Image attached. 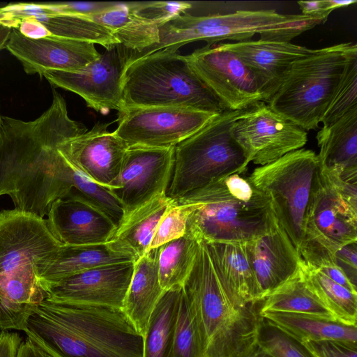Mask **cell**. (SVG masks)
<instances>
[{
  "label": "cell",
  "mask_w": 357,
  "mask_h": 357,
  "mask_svg": "<svg viewBox=\"0 0 357 357\" xmlns=\"http://www.w3.org/2000/svg\"><path fill=\"white\" fill-rule=\"evenodd\" d=\"M87 130L70 119L55 89L52 105L36 120L1 116L0 196L9 195L15 209L43 218L53 202L73 188L72 165L58 146Z\"/></svg>",
  "instance_id": "6da1fadb"
},
{
  "label": "cell",
  "mask_w": 357,
  "mask_h": 357,
  "mask_svg": "<svg viewBox=\"0 0 357 357\" xmlns=\"http://www.w3.org/2000/svg\"><path fill=\"white\" fill-rule=\"evenodd\" d=\"M23 331L52 357H143L144 336L120 308L45 299Z\"/></svg>",
  "instance_id": "7a4b0ae2"
},
{
  "label": "cell",
  "mask_w": 357,
  "mask_h": 357,
  "mask_svg": "<svg viewBox=\"0 0 357 357\" xmlns=\"http://www.w3.org/2000/svg\"><path fill=\"white\" fill-rule=\"evenodd\" d=\"M178 204H197L186 233L206 242L246 243L265 234L277 220L270 196L248 178L233 174L192 191Z\"/></svg>",
  "instance_id": "3957f363"
},
{
  "label": "cell",
  "mask_w": 357,
  "mask_h": 357,
  "mask_svg": "<svg viewBox=\"0 0 357 357\" xmlns=\"http://www.w3.org/2000/svg\"><path fill=\"white\" fill-rule=\"evenodd\" d=\"M182 289L196 317L205 357H241L257 345L259 313L255 305L238 307L229 300L203 240Z\"/></svg>",
  "instance_id": "277c9868"
},
{
  "label": "cell",
  "mask_w": 357,
  "mask_h": 357,
  "mask_svg": "<svg viewBox=\"0 0 357 357\" xmlns=\"http://www.w3.org/2000/svg\"><path fill=\"white\" fill-rule=\"evenodd\" d=\"M323 23L319 19L284 15L275 10H237L227 14L192 15L183 13L158 26V42L140 52L139 58L164 49L177 52L197 40L214 45L222 40H249L255 34L264 40L290 42L294 38Z\"/></svg>",
  "instance_id": "5b68a950"
},
{
  "label": "cell",
  "mask_w": 357,
  "mask_h": 357,
  "mask_svg": "<svg viewBox=\"0 0 357 357\" xmlns=\"http://www.w3.org/2000/svg\"><path fill=\"white\" fill-rule=\"evenodd\" d=\"M122 90L124 108L171 107L213 114L225 110L187 56L170 49L127 61Z\"/></svg>",
  "instance_id": "8992f818"
},
{
  "label": "cell",
  "mask_w": 357,
  "mask_h": 357,
  "mask_svg": "<svg viewBox=\"0 0 357 357\" xmlns=\"http://www.w3.org/2000/svg\"><path fill=\"white\" fill-rule=\"evenodd\" d=\"M246 109L225 110L174 147L167 196L177 200L224 176L246 171L244 153L231 131Z\"/></svg>",
  "instance_id": "52a82bcc"
},
{
  "label": "cell",
  "mask_w": 357,
  "mask_h": 357,
  "mask_svg": "<svg viewBox=\"0 0 357 357\" xmlns=\"http://www.w3.org/2000/svg\"><path fill=\"white\" fill-rule=\"evenodd\" d=\"M353 44L315 50L295 61L269 100V107L306 131L317 129L340 80Z\"/></svg>",
  "instance_id": "ba28073f"
},
{
  "label": "cell",
  "mask_w": 357,
  "mask_h": 357,
  "mask_svg": "<svg viewBox=\"0 0 357 357\" xmlns=\"http://www.w3.org/2000/svg\"><path fill=\"white\" fill-rule=\"evenodd\" d=\"M357 242V200L345 195L319 169L310 198L303 237L298 248L304 264H335V253Z\"/></svg>",
  "instance_id": "9c48e42d"
},
{
  "label": "cell",
  "mask_w": 357,
  "mask_h": 357,
  "mask_svg": "<svg viewBox=\"0 0 357 357\" xmlns=\"http://www.w3.org/2000/svg\"><path fill=\"white\" fill-rule=\"evenodd\" d=\"M319 169L315 152L302 148L255 168L248 177L256 189L270 196L275 217L297 250Z\"/></svg>",
  "instance_id": "30bf717a"
},
{
  "label": "cell",
  "mask_w": 357,
  "mask_h": 357,
  "mask_svg": "<svg viewBox=\"0 0 357 357\" xmlns=\"http://www.w3.org/2000/svg\"><path fill=\"white\" fill-rule=\"evenodd\" d=\"M231 135L241 148L248 167L271 163L307 142V131L259 101L234 121Z\"/></svg>",
  "instance_id": "8fae6325"
},
{
  "label": "cell",
  "mask_w": 357,
  "mask_h": 357,
  "mask_svg": "<svg viewBox=\"0 0 357 357\" xmlns=\"http://www.w3.org/2000/svg\"><path fill=\"white\" fill-rule=\"evenodd\" d=\"M218 114L171 107H126L114 131L129 147L170 148L188 138Z\"/></svg>",
  "instance_id": "7c38bea8"
},
{
  "label": "cell",
  "mask_w": 357,
  "mask_h": 357,
  "mask_svg": "<svg viewBox=\"0 0 357 357\" xmlns=\"http://www.w3.org/2000/svg\"><path fill=\"white\" fill-rule=\"evenodd\" d=\"M186 56L196 74L225 110H241L263 101L258 79L234 52L220 44L206 45Z\"/></svg>",
  "instance_id": "4fadbf2b"
},
{
  "label": "cell",
  "mask_w": 357,
  "mask_h": 357,
  "mask_svg": "<svg viewBox=\"0 0 357 357\" xmlns=\"http://www.w3.org/2000/svg\"><path fill=\"white\" fill-rule=\"evenodd\" d=\"M127 61V50L119 44L105 49L96 60L79 70H47L43 76L52 86L79 95L97 112H119L124 109L122 77Z\"/></svg>",
  "instance_id": "5bb4252c"
},
{
  "label": "cell",
  "mask_w": 357,
  "mask_h": 357,
  "mask_svg": "<svg viewBox=\"0 0 357 357\" xmlns=\"http://www.w3.org/2000/svg\"><path fill=\"white\" fill-rule=\"evenodd\" d=\"M174 147H129L119 175L109 188L124 215L158 195L166 194L172 175Z\"/></svg>",
  "instance_id": "9a60e30c"
},
{
  "label": "cell",
  "mask_w": 357,
  "mask_h": 357,
  "mask_svg": "<svg viewBox=\"0 0 357 357\" xmlns=\"http://www.w3.org/2000/svg\"><path fill=\"white\" fill-rule=\"evenodd\" d=\"M61 245L44 218L15 208L0 211V274L34 266L37 275Z\"/></svg>",
  "instance_id": "2e32d148"
},
{
  "label": "cell",
  "mask_w": 357,
  "mask_h": 357,
  "mask_svg": "<svg viewBox=\"0 0 357 357\" xmlns=\"http://www.w3.org/2000/svg\"><path fill=\"white\" fill-rule=\"evenodd\" d=\"M6 48L22 63L27 74L47 70L77 71L100 55L95 43L50 36L32 39L12 29Z\"/></svg>",
  "instance_id": "e0dca14e"
},
{
  "label": "cell",
  "mask_w": 357,
  "mask_h": 357,
  "mask_svg": "<svg viewBox=\"0 0 357 357\" xmlns=\"http://www.w3.org/2000/svg\"><path fill=\"white\" fill-rule=\"evenodd\" d=\"M134 261L107 264L66 278L47 291L46 300L123 308Z\"/></svg>",
  "instance_id": "ac0fdd59"
},
{
  "label": "cell",
  "mask_w": 357,
  "mask_h": 357,
  "mask_svg": "<svg viewBox=\"0 0 357 357\" xmlns=\"http://www.w3.org/2000/svg\"><path fill=\"white\" fill-rule=\"evenodd\" d=\"M108 123H96L85 133L58 146L67 160L96 183L109 188L119 174L128 146Z\"/></svg>",
  "instance_id": "d6986e66"
},
{
  "label": "cell",
  "mask_w": 357,
  "mask_h": 357,
  "mask_svg": "<svg viewBox=\"0 0 357 357\" xmlns=\"http://www.w3.org/2000/svg\"><path fill=\"white\" fill-rule=\"evenodd\" d=\"M244 247L258 286L260 302L301 268L299 252L278 219L265 234L244 243Z\"/></svg>",
  "instance_id": "ffe728a7"
},
{
  "label": "cell",
  "mask_w": 357,
  "mask_h": 357,
  "mask_svg": "<svg viewBox=\"0 0 357 357\" xmlns=\"http://www.w3.org/2000/svg\"><path fill=\"white\" fill-rule=\"evenodd\" d=\"M47 215L50 231L63 245L107 243L116 228L102 211L73 195L54 202Z\"/></svg>",
  "instance_id": "44dd1931"
},
{
  "label": "cell",
  "mask_w": 357,
  "mask_h": 357,
  "mask_svg": "<svg viewBox=\"0 0 357 357\" xmlns=\"http://www.w3.org/2000/svg\"><path fill=\"white\" fill-rule=\"evenodd\" d=\"M220 45L236 54L253 72L260 84L263 101L268 102L291 65L315 51L290 42L261 39Z\"/></svg>",
  "instance_id": "7402d4cb"
},
{
  "label": "cell",
  "mask_w": 357,
  "mask_h": 357,
  "mask_svg": "<svg viewBox=\"0 0 357 357\" xmlns=\"http://www.w3.org/2000/svg\"><path fill=\"white\" fill-rule=\"evenodd\" d=\"M204 242L229 300L238 307L255 305L260 302L258 286L244 244Z\"/></svg>",
  "instance_id": "603a6c76"
},
{
  "label": "cell",
  "mask_w": 357,
  "mask_h": 357,
  "mask_svg": "<svg viewBox=\"0 0 357 357\" xmlns=\"http://www.w3.org/2000/svg\"><path fill=\"white\" fill-rule=\"evenodd\" d=\"M34 266L0 274V329L23 331L28 318L46 298Z\"/></svg>",
  "instance_id": "cb8c5ba5"
},
{
  "label": "cell",
  "mask_w": 357,
  "mask_h": 357,
  "mask_svg": "<svg viewBox=\"0 0 357 357\" xmlns=\"http://www.w3.org/2000/svg\"><path fill=\"white\" fill-rule=\"evenodd\" d=\"M135 261L116 252L107 243L89 245H61L56 255L37 271L43 289L47 291L61 280L77 273L107 264Z\"/></svg>",
  "instance_id": "d4e9b609"
},
{
  "label": "cell",
  "mask_w": 357,
  "mask_h": 357,
  "mask_svg": "<svg viewBox=\"0 0 357 357\" xmlns=\"http://www.w3.org/2000/svg\"><path fill=\"white\" fill-rule=\"evenodd\" d=\"M159 247L149 250L134 264L123 311L144 336L150 317L164 290L158 275Z\"/></svg>",
  "instance_id": "484cf974"
},
{
  "label": "cell",
  "mask_w": 357,
  "mask_h": 357,
  "mask_svg": "<svg viewBox=\"0 0 357 357\" xmlns=\"http://www.w3.org/2000/svg\"><path fill=\"white\" fill-rule=\"evenodd\" d=\"M174 201L166 194L156 196L123 218L107 243L137 261L149 251L158 222Z\"/></svg>",
  "instance_id": "4316f807"
},
{
  "label": "cell",
  "mask_w": 357,
  "mask_h": 357,
  "mask_svg": "<svg viewBox=\"0 0 357 357\" xmlns=\"http://www.w3.org/2000/svg\"><path fill=\"white\" fill-rule=\"evenodd\" d=\"M259 315L301 342L334 340L357 347L356 325L302 313L266 312Z\"/></svg>",
  "instance_id": "83f0119b"
},
{
  "label": "cell",
  "mask_w": 357,
  "mask_h": 357,
  "mask_svg": "<svg viewBox=\"0 0 357 357\" xmlns=\"http://www.w3.org/2000/svg\"><path fill=\"white\" fill-rule=\"evenodd\" d=\"M316 138L321 167L357 171V109L322 126Z\"/></svg>",
  "instance_id": "f1b7e54d"
},
{
  "label": "cell",
  "mask_w": 357,
  "mask_h": 357,
  "mask_svg": "<svg viewBox=\"0 0 357 357\" xmlns=\"http://www.w3.org/2000/svg\"><path fill=\"white\" fill-rule=\"evenodd\" d=\"M109 29L128 54H137L158 42V26L137 15L132 2L86 17Z\"/></svg>",
  "instance_id": "f546056e"
},
{
  "label": "cell",
  "mask_w": 357,
  "mask_h": 357,
  "mask_svg": "<svg viewBox=\"0 0 357 357\" xmlns=\"http://www.w3.org/2000/svg\"><path fill=\"white\" fill-rule=\"evenodd\" d=\"M182 287L164 291L144 335L143 357H174V338Z\"/></svg>",
  "instance_id": "4dcf8cb0"
},
{
  "label": "cell",
  "mask_w": 357,
  "mask_h": 357,
  "mask_svg": "<svg viewBox=\"0 0 357 357\" xmlns=\"http://www.w3.org/2000/svg\"><path fill=\"white\" fill-rule=\"evenodd\" d=\"M259 314L266 312L308 314L335 319L307 285L302 271L270 294L261 301Z\"/></svg>",
  "instance_id": "1f68e13d"
},
{
  "label": "cell",
  "mask_w": 357,
  "mask_h": 357,
  "mask_svg": "<svg viewBox=\"0 0 357 357\" xmlns=\"http://www.w3.org/2000/svg\"><path fill=\"white\" fill-rule=\"evenodd\" d=\"M200 240L185 236L159 247L158 275L164 291L183 286L194 265Z\"/></svg>",
  "instance_id": "d6a6232c"
},
{
  "label": "cell",
  "mask_w": 357,
  "mask_h": 357,
  "mask_svg": "<svg viewBox=\"0 0 357 357\" xmlns=\"http://www.w3.org/2000/svg\"><path fill=\"white\" fill-rule=\"evenodd\" d=\"M304 280L336 320L347 324H357V293L333 282L318 269L302 261Z\"/></svg>",
  "instance_id": "836d02e7"
},
{
  "label": "cell",
  "mask_w": 357,
  "mask_h": 357,
  "mask_svg": "<svg viewBox=\"0 0 357 357\" xmlns=\"http://www.w3.org/2000/svg\"><path fill=\"white\" fill-rule=\"evenodd\" d=\"M27 17H32L40 22L50 36L89 41L105 49L119 44L109 29L84 16L57 13Z\"/></svg>",
  "instance_id": "e575fe53"
},
{
  "label": "cell",
  "mask_w": 357,
  "mask_h": 357,
  "mask_svg": "<svg viewBox=\"0 0 357 357\" xmlns=\"http://www.w3.org/2000/svg\"><path fill=\"white\" fill-rule=\"evenodd\" d=\"M357 109V45L350 49L340 80L321 123H333L351 111Z\"/></svg>",
  "instance_id": "d590c367"
},
{
  "label": "cell",
  "mask_w": 357,
  "mask_h": 357,
  "mask_svg": "<svg viewBox=\"0 0 357 357\" xmlns=\"http://www.w3.org/2000/svg\"><path fill=\"white\" fill-rule=\"evenodd\" d=\"M72 168L73 188L68 195L75 196L93 206L109 217L117 227L124 215L119 201L109 188L92 181L73 165Z\"/></svg>",
  "instance_id": "8d00e7d4"
},
{
  "label": "cell",
  "mask_w": 357,
  "mask_h": 357,
  "mask_svg": "<svg viewBox=\"0 0 357 357\" xmlns=\"http://www.w3.org/2000/svg\"><path fill=\"white\" fill-rule=\"evenodd\" d=\"M174 357H205L195 314L182 289L174 338Z\"/></svg>",
  "instance_id": "74e56055"
},
{
  "label": "cell",
  "mask_w": 357,
  "mask_h": 357,
  "mask_svg": "<svg viewBox=\"0 0 357 357\" xmlns=\"http://www.w3.org/2000/svg\"><path fill=\"white\" fill-rule=\"evenodd\" d=\"M257 344L273 357H316L303 342L261 317Z\"/></svg>",
  "instance_id": "f35d334b"
},
{
  "label": "cell",
  "mask_w": 357,
  "mask_h": 357,
  "mask_svg": "<svg viewBox=\"0 0 357 357\" xmlns=\"http://www.w3.org/2000/svg\"><path fill=\"white\" fill-rule=\"evenodd\" d=\"M197 206V204H178L176 201L170 204L157 225L149 250L185 236L188 219Z\"/></svg>",
  "instance_id": "ab89813d"
},
{
  "label": "cell",
  "mask_w": 357,
  "mask_h": 357,
  "mask_svg": "<svg viewBox=\"0 0 357 357\" xmlns=\"http://www.w3.org/2000/svg\"><path fill=\"white\" fill-rule=\"evenodd\" d=\"M190 6V2L186 1L132 2V8L137 15L158 26L185 13Z\"/></svg>",
  "instance_id": "60d3db41"
},
{
  "label": "cell",
  "mask_w": 357,
  "mask_h": 357,
  "mask_svg": "<svg viewBox=\"0 0 357 357\" xmlns=\"http://www.w3.org/2000/svg\"><path fill=\"white\" fill-rule=\"evenodd\" d=\"M120 2H56L45 3L48 14H70L87 17L116 7Z\"/></svg>",
  "instance_id": "b9f144b4"
},
{
  "label": "cell",
  "mask_w": 357,
  "mask_h": 357,
  "mask_svg": "<svg viewBox=\"0 0 357 357\" xmlns=\"http://www.w3.org/2000/svg\"><path fill=\"white\" fill-rule=\"evenodd\" d=\"M316 357H357V347L334 340L303 342Z\"/></svg>",
  "instance_id": "7bdbcfd3"
},
{
  "label": "cell",
  "mask_w": 357,
  "mask_h": 357,
  "mask_svg": "<svg viewBox=\"0 0 357 357\" xmlns=\"http://www.w3.org/2000/svg\"><path fill=\"white\" fill-rule=\"evenodd\" d=\"M335 257L337 265L344 272L351 282L356 286L357 242L342 247L335 253Z\"/></svg>",
  "instance_id": "ee69618b"
},
{
  "label": "cell",
  "mask_w": 357,
  "mask_h": 357,
  "mask_svg": "<svg viewBox=\"0 0 357 357\" xmlns=\"http://www.w3.org/2000/svg\"><path fill=\"white\" fill-rule=\"evenodd\" d=\"M297 3L301 10V15L319 19L323 23L333 11L331 0L299 1Z\"/></svg>",
  "instance_id": "f6af8a7d"
},
{
  "label": "cell",
  "mask_w": 357,
  "mask_h": 357,
  "mask_svg": "<svg viewBox=\"0 0 357 357\" xmlns=\"http://www.w3.org/2000/svg\"><path fill=\"white\" fill-rule=\"evenodd\" d=\"M22 342L19 334L6 331L0 332V357H15Z\"/></svg>",
  "instance_id": "bcb514c9"
},
{
  "label": "cell",
  "mask_w": 357,
  "mask_h": 357,
  "mask_svg": "<svg viewBox=\"0 0 357 357\" xmlns=\"http://www.w3.org/2000/svg\"><path fill=\"white\" fill-rule=\"evenodd\" d=\"M317 269L323 273L333 282L353 292L357 293V287L351 282L344 272L337 264L326 265L317 268Z\"/></svg>",
  "instance_id": "7dc6e473"
},
{
  "label": "cell",
  "mask_w": 357,
  "mask_h": 357,
  "mask_svg": "<svg viewBox=\"0 0 357 357\" xmlns=\"http://www.w3.org/2000/svg\"><path fill=\"white\" fill-rule=\"evenodd\" d=\"M15 357H52L29 338L21 342Z\"/></svg>",
  "instance_id": "c3c4849f"
},
{
  "label": "cell",
  "mask_w": 357,
  "mask_h": 357,
  "mask_svg": "<svg viewBox=\"0 0 357 357\" xmlns=\"http://www.w3.org/2000/svg\"><path fill=\"white\" fill-rule=\"evenodd\" d=\"M12 29L0 23V50L5 49Z\"/></svg>",
  "instance_id": "681fc988"
},
{
  "label": "cell",
  "mask_w": 357,
  "mask_h": 357,
  "mask_svg": "<svg viewBox=\"0 0 357 357\" xmlns=\"http://www.w3.org/2000/svg\"><path fill=\"white\" fill-rule=\"evenodd\" d=\"M241 357H273L257 344L250 351Z\"/></svg>",
  "instance_id": "f907efd6"
},
{
  "label": "cell",
  "mask_w": 357,
  "mask_h": 357,
  "mask_svg": "<svg viewBox=\"0 0 357 357\" xmlns=\"http://www.w3.org/2000/svg\"><path fill=\"white\" fill-rule=\"evenodd\" d=\"M1 116H0V123H1Z\"/></svg>",
  "instance_id": "816d5d0a"
}]
</instances>
